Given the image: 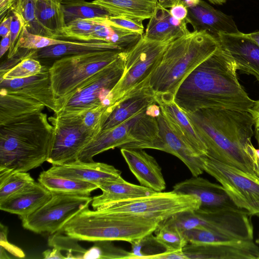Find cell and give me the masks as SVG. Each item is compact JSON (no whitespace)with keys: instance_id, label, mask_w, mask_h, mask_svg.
I'll return each mask as SVG.
<instances>
[{"instance_id":"cell-11","label":"cell","mask_w":259,"mask_h":259,"mask_svg":"<svg viewBox=\"0 0 259 259\" xmlns=\"http://www.w3.org/2000/svg\"><path fill=\"white\" fill-rule=\"evenodd\" d=\"M126 50L121 51L115 60L100 70L80 87L56 113H79L100 105L110 106V92L123 72Z\"/></svg>"},{"instance_id":"cell-27","label":"cell","mask_w":259,"mask_h":259,"mask_svg":"<svg viewBox=\"0 0 259 259\" xmlns=\"http://www.w3.org/2000/svg\"><path fill=\"white\" fill-rule=\"evenodd\" d=\"M102 194L93 197L92 206L94 210L116 201L151 195L156 191L142 186L130 183L123 178L108 181L99 185Z\"/></svg>"},{"instance_id":"cell-25","label":"cell","mask_w":259,"mask_h":259,"mask_svg":"<svg viewBox=\"0 0 259 259\" xmlns=\"http://www.w3.org/2000/svg\"><path fill=\"white\" fill-rule=\"evenodd\" d=\"M159 133L164 146V152L180 159L187 167L193 176H199L204 171L203 156L196 154L172 131L161 113L157 117Z\"/></svg>"},{"instance_id":"cell-26","label":"cell","mask_w":259,"mask_h":259,"mask_svg":"<svg viewBox=\"0 0 259 259\" xmlns=\"http://www.w3.org/2000/svg\"><path fill=\"white\" fill-rule=\"evenodd\" d=\"M186 20L181 21L171 15L169 10L159 4L149 19L143 36L150 40H174L189 32Z\"/></svg>"},{"instance_id":"cell-62","label":"cell","mask_w":259,"mask_h":259,"mask_svg":"<svg viewBox=\"0 0 259 259\" xmlns=\"http://www.w3.org/2000/svg\"><path fill=\"white\" fill-rule=\"evenodd\" d=\"M255 242L256 244H259V234H258V237L256 238Z\"/></svg>"},{"instance_id":"cell-50","label":"cell","mask_w":259,"mask_h":259,"mask_svg":"<svg viewBox=\"0 0 259 259\" xmlns=\"http://www.w3.org/2000/svg\"><path fill=\"white\" fill-rule=\"evenodd\" d=\"M44 258L51 259H65L66 256H64L61 253V250L56 247H53L52 249H47L44 251L42 253Z\"/></svg>"},{"instance_id":"cell-41","label":"cell","mask_w":259,"mask_h":259,"mask_svg":"<svg viewBox=\"0 0 259 259\" xmlns=\"http://www.w3.org/2000/svg\"><path fill=\"white\" fill-rule=\"evenodd\" d=\"M188 243L214 244L238 241L210 230L196 228L182 231Z\"/></svg>"},{"instance_id":"cell-5","label":"cell","mask_w":259,"mask_h":259,"mask_svg":"<svg viewBox=\"0 0 259 259\" xmlns=\"http://www.w3.org/2000/svg\"><path fill=\"white\" fill-rule=\"evenodd\" d=\"M89 206L60 231L77 240L125 241L132 243L154 232L160 223L143 218L91 210Z\"/></svg>"},{"instance_id":"cell-52","label":"cell","mask_w":259,"mask_h":259,"mask_svg":"<svg viewBox=\"0 0 259 259\" xmlns=\"http://www.w3.org/2000/svg\"><path fill=\"white\" fill-rule=\"evenodd\" d=\"M10 48V33L2 37L0 45V57L2 58Z\"/></svg>"},{"instance_id":"cell-49","label":"cell","mask_w":259,"mask_h":259,"mask_svg":"<svg viewBox=\"0 0 259 259\" xmlns=\"http://www.w3.org/2000/svg\"><path fill=\"white\" fill-rule=\"evenodd\" d=\"M16 0H0L1 21L11 11Z\"/></svg>"},{"instance_id":"cell-7","label":"cell","mask_w":259,"mask_h":259,"mask_svg":"<svg viewBox=\"0 0 259 259\" xmlns=\"http://www.w3.org/2000/svg\"><path fill=\"white\" fill-rule=\"evenodd\" d=\"M121 51H97L67 56L54 61L49 67V72L56 99V113L80 87L115 60Z\"/></svg>"},{"instance_id":"cell-46","label":"cell","mask_w":259,"mask_h":259,"mask_svg":"<svg viewBox=\"0 0 259 259\" xmlns=\"http://www.w3.org/2000/svg\"><path fill=\"white\" fill-rule=\"evenodd\" d=\"M8 227L0 224V244L6 250L17 257L24 258L25 254L23 250L18 246L10 243L7 239Z\"/></svg>"},{"instance_id":"cell-53","label":"cell","mask_w":259,"mask_h":259,"mask_svg":"<svg viewBox=\"0 0 259 259\" xmlns=\"http://www.w3.org/2000/svg\"><path fill=\"white\" fill-rule=\"evenodd\" d=\"M159 5L164 8H170L174 6L183 2L182 0H158Z\"/></svg>"},{"instance_id":"cell-60","label":"cell","mask_w":259,"mask_h":259,"mask_svg":"<svg viewBox=\"0 0 259 259\" xmlns=\"http://www.w3.org/2000/svg\"><path fill=\"white\" fill-rule=\"evenodd\" d=\"M211 3L215 5H222L225 3L227 0H208Z\"/></svg>"},{"instance_id":"cell-12","label":"cell","mask_w":259,"mask_h":259,"mask_svg":"<svg viewBox=\"0 0 259 259\" xmlns=\"http://www.w3.org/2000/svg\"><path fill=\"white\" fill-rule=\"evenodd\" d=\"M203 169L224 187L239 208L259 217V177L203 156Z\"/></svg>"},{"instance_id":"cell-34","label":"cell","mask_w":259,"mask_h":259,"mask_svg":"<svg viewBox=\"0 0 259 259\" xmlns=\"http://www.w3.org/2000/svg\"><path fill=\"white\" fill-rule=\"evenodd\" d=\"M36 0H16L11 11L16 13L20 16L23 27L29 32L49 37L36 19Z\"/></svg>"},{"instance_id":"cell-58","label":"cell","mask_w":259,"mask_h":259,"mask_svg":"<svg viewBox=\"0 0 259 259\" xmlns=\"http://www.w3.org/2000/svg\"><path fill=\"white\" fill-rule=\"evenodd\" d=\"M5 248L2 246H0V259L10 258L5 251Z\"/></svg>"},{"instance_id":"cell-17","label":"cell","mask_w":259,"mask_h":259,"mask_svg":"<svg viewBox=\"0 0 259 259\" xmlns=\"http://www.w3.org/2000/svg\"><path fill=\"white\" fill-rule=\"evenodd\" d=\"M182 252L184 259H259V247L253 241L188 243Z\"/></svg>"},{"instance_id":"cell-55","label":"cell","mask_w":259,"mask_h":259,"mask_svg":"<svg viewBox=\"0 0 259 259\" xmlns=\"http://www.w3.org/2000/svg\"><path fill=\"white\" fill-rule=\"evenodd\" d=\"M254 169L256 175L259 177V148L256 149V159L254 165Z\"/></svg>"},{"instance_id":"cell-21","label":"cell","mask_w":259,"mask_h":259,"mask_svg":"<svg viewBox=\"0 0 259 259\" xmlns=\"http://www.w3.org/2000/svg\"><path fill=\"white\" fill-rule=\"evenodd\" d=\"M220 45L231 55L241 73L254 76L259 83V46L241 34L220 33Z\"/></svg>"},{"instance_id":"cell-30","label":"cell","mask_w":259,"mask_h":259,"mask_svg":"<svg viewBox=\"0 0 259 259\" xmlns=\"http://www.w3.org/2000/svg\"><path fill=\"white\" fill-rule=\"evenodd\" d=\"M154 103L156 102L151 90L145 91L123 100L117 105L109 116L102 126L101 131L120 124Z\"/></svg>"},{"instance_id":"cell-1","label":"cell","mask_w":259,"mask_h":259,"mask_svg":"<svg viewBox=\"0 0 259 259\" xmlns=\"http://www.w3.org/2000/svg\"><path fill=\"white\" fill-rule=\"evenodd\" d=\"M237 70L233 58L220 44L182 82L174 102L184 112L207 108L251 112L256 101L239 83Z\"/></svg>"},{"instance_id":"cell-6","label":"cell","mask_w":259,"mask_h":259,"mask_svg":"<svg viewBox=\"0 0 259 259\" xmlns=\"http://www.w3.org/2000/svg\"><path fill=\"white\" fill-rule=\"evenodd\" d=\"M172 41L152 40L145 38L143 35L134 45L126 50L123 72L110 92V106L114 109L123 100L151 90L149 83L151 75Z\"/></svg>"},{"instance_id":"cell-8","label":"cell","mask_w":259,"mask_h":259,"mask_svg":"<svg viewBox=\"0 0 259 259\" xmlns=\"http://www.w3.org/2000/svg\"><path fill=\"white\" fill-rule=\"evenodd\" d=\"M251 216L241 209L199 208L179 213L162 223L181 231L201 228L236 240L252 241L253 226Z\"/></svg>"},{"instance_id":"cell-19","label":"cell","mask_w":259,"mask_h":259,"mask_svg":"<svg viewBox=\"0 0 259 259\" xmlns=\"http://www.w3.org/2000/svg\"><path fill=\"white\" fill-rule=\"evenodd\" d=\"M185 20L194 30H204L216 37L220 33L238 34L240 32L231 16L215 9L203 0L188 8Z\"/></svg>"},{"instance_id":"cell-16","label":"cell","mask_w":259,"mask_h":259,"mask_svg":"<svg viewBox=\"0 0 259 259\" xmlns=\"http://www.w3.org/2000/svg\"><path fill=\"white\" fill-rule=\"evenodd\" d=\"M172 191L177 193L196 197L200 201L199 208L201 209H241L232 201L221 184L211 182L199 176H193L177 183Z\"/></svg>"},{"instance_id":"cell-22","label":"cell","mask_w":259,"mask_h":259,"mask_svg":"<svg viewBox=\"0 0 259 259\" xmlns=\"http://www.w3.org/2000/svg\"><path fill=\"white\" fill-rule=\"evenodd\" d=\"M52 195L50 190L34 181L0 203V209L17 214L21 219L40 208Z\"/></svg>"},{"instance_id":"cell-63","label":"cell","mask_w":259,"mask_h":259,"mask_svg":"<svg viewBox=\"0 0 259 259\" xmlns=\"http://www.w3.org/2000/svg\"><path fill=\"white\" fill-rule=\"evenodd\" d=\"M58 1H60V2H61V1H62L63 0H58Z\"/></svg>"},{"instance_id":"cell-51","label":"cell","mask_w":259,"mask_h":259,"mask_svg":"<svg viewBox=\"0 0 259 259\" xmlns=\"http://www.w3.org/2000/svg\"><path fill=\"white\" fill-rule=\"evenodd\" d=\"M146 113L149 116L157 118L161 113L160 107L156 103L151 104L147 107Z\"/></svg>"},{"instance_id":"cell-2","label":"cell","mask_w":259,"mask_h":259,"mask_svg":"<svg viewBox=\"0 0 259 259\" xmlns=\"http://www.w3.org/2000/svg\"><path fill=\"white\" fill-rule=\"evenodd\" d=\"M184 113L206 147L205 156L257 176L256 149L251 141L255 121L250 112L207 108Z\"/></svg>"},{"instance_id":"cell-61","label":"cell","mask_w":259,"mask_h":259,"mask_svg":"<svg viewBox=\"0 0 259 259\" xmlns=\"http://www.w3.org/2000/svg\"><path fill=\"white\" fill-rule=\"evenodd\" d=\"M253 108L259 109V100L256 101V103Z\"/></svg>"},{"instance_id":"cell-15","label":"cell","mask_w":259,"mask_h":259,"mask_svg":"<svg viewBox=\"0 0 259 259\" xmlns=\"http://www.w3.org/2000/svg\"><path fill=\"white\" fill-rule=\"evenodd\" d=\"M43 66L40 73L30 77L0 79V92L31 98L56 113V99L51 85L49 67Z\"/></svg>"},{"instance_id":"cell-38","label":"cell","mask_w":259,"mask_h":259,"mask_svg":"<svg viewBox=\"0 0 259 259\" xmlns=\"http://www.w3.org/2000/svg\"><path fill=\"white\" fill-rule=\"evenodd\" d=\"M98 18L78 19L66 24L57 39L66 38L87 42L88 37L93 31Z\"/></svg>"},{"instance_id":"cell-56","label":"cell","mask_w":259,"mask_h":259,"mask_svg":"<svg viewBox=\"0 0 259 259\" xmlns=\"http://www.w3.org/2000/svg\"><path fill=\"white\" fill-rule=\"evenodd\" d=\"M251 113L253 115V116L255 121L254 126H259V109L253 108Z\"/></svg>"},{"instance_id":"cell-36","label":"cell","mask_w":259,"mask_h":259,"mask_svg":"<svg viewBox=\"0 0 259 259\" xmlns=\"http://www.w3.org/2000/svg\"><path fill=\"white\" fill-rule=\"evenodd\" d=\"M112 111L110 106L100 105L79 114L84 128L95 137L101 132L102 126Z\"/></svg>"},{"instance_id":"cell-10","label":"cell","mask_w":259,"mask_h":259,"mask_svg":"<svg viewBox=\"0 0 259 259\" xmlns=\"http://www.w3.org/2000/svg\"><path fill=\"white\" fill-rule=\"evenodd\" d=\"M52 197L33 213L21 219L24 228L36 233L54 234L81 210L89 206V195L52 192Z\"/></svg>"},{"instance_id":"cell-29","label":"cell","mask_w":259,"mask_h":259,"mask_svg":"<svg viewBox=\"0 0 259 259\" xmlns=\"http://www.w3.org/2000/svg\"><path fill=\"white\" fill-rule=\"evenodd\" d=\"M112 16L144 20L150 19L158 5V0H94L92 2Z\"/></svg>"},{"instance_id":"cell-4","label":"cell","mask_w":259,"mask_h":259,"mask_svg":"<svg viewBox=\"0 0 259 259\" xmlns=\"http://www.w3.org/2000/svg\"><path fill=\"white\" fill-rule=\"evenodd\" d=\"M54 127L42 112L0 125V170L27 172L49 157Z\"/></svg>"},{"instance_id":"cell-37","label":"cell","mask_w":259,"mask_h":259,"mask_svg":"<svg viewBox=\"0 0 259 259\" xmlns=\"http://www.w3.org/2000/svg\"><path fill=\"white\" fill-rule=\"evenodd\" d=\"M111 241H98L94 242V245L87 250L83 255V259L101 258L132 259L131 251L116 247Z\"/></svg>"},{"instance_id":"cell-33","label":"cell","mask_w":259,"mask_h":259,"mask_svg":"<svg viewBox=\"0 0 259 259\" xmlns=\"http://www.w3.org/2000/svg\"><path fill=\"white\" fill-rule=\"evenodd\" d=\"M66 24L78 19L107 18L112 16L98 5L84 0H63L61 2Z\"/></svg>"},{"instance_id":"cell-35","label":"cell","mask_w":259,"mask_h":259,"mask_svg":"<svg viewBox=\"0 0 259 259\" xmlns=\"http://www.w3.org/2000/svg\"><path fill=\"white\" fill-rule=\"evenodd\" d=\"M157 241L166 251L182 250L188 244L182 231L161 222L156 231Z\"/></svg>"},{"instance_id":"cell-43","label":"cell","mask_w":259,"mask_h":259,"mask_svg":"<svg viewBox=\"0 0 259 259\" xmlns=\"http://www.w3.org/2000/svg\"><path fill=\"white\" fill-rule=\"evenodd\" d=\"M152 234L148 235L131 243L132 245V249L131 251L132 259H150L152 256L159 254L157 251H158L160 248H164L156 247V246L161 245L157 241L155 237L152 235Z\"/></svg>"},{"instance_id":"cell-32","label":"cell","mask_w":259,"mask_h":259,"mask_svg":"<svg viewBox=\"0 0 259 259\" xmlns=\"http://www.w3.org/2000/svg\"><path fill=\"white\" fill-rule=\"evenodd\" d=\"M38 182L51 192L90 195L92 191L99 188L98 185L92 183L54 176L46 171L39 174Z\"/></svg>"},{"instance_id":"cell-13","label":"cell","mask_w":259,"mask_h":259,"mask_svg":"<svg viewBox=\"0 0 259 259\" xmlns=\"http://www.w3.org/2000/svg\"><path fill=\"white\" fill-rule=\"evenodd\" d=\"M48 119L54 135L47 162L59 165L77 160L80 152L95 138L83 126L80 114L55 113Z\"/></svg>"},{"instance_id":"cell-54","label":"cell","mask_w":259,"mask_h":259,"mask_svg":"<svg viewBox=\"0 0 259 259\" xmlns=\"http://www.w3.org/2000/svg\"><path fill=\"white\" fill-rule=\"evenodd\" d=\"M241 34L254 41L259 46V31L250 33H243L241 32Z\"/></svg>"},{"instance_id":"cell-9","label":"cell","mask_w":259,"mask_h":259,"mask_svg":"<svg viewBox=\"0 0 259 259\" xmlns=\"http://www.w3.org/2000/svg\"><path fill=\"white\" fill-rule=\"evenodd\" d=\"M201 203L196 197L172 191L156 192L146 196L123 200L103 205L96 210L155 220L161 223L181 212L199 209Z\"/></svg>"},{"instance_id":"cell-47","label":"cell","mask_w":259,"mask_h":259,"mask_svg":"<svg viewBox=\"0 0 259 259\" xmlns=\"http://www.w3.org/2000/svg\"><path fill=\"white\" fill-rule=\"evenodd\" d=\"M172 16L178 20H185L188 15V8L183 2L179 3L169 10Z\"/></svg>"},{"instance_id":"cell-44","label":"cell","mask_w":259,"mask_h":259,"mask_svg":"<svg viewBox=\"0 0 259 259\" xmlns=\"http://www.w3.org/2000/svg\"><path fill=\"white\" fill-rule=\"evenodd\" d=\"M102 22L125 30L144 34L143 21L124 16H111L101 19Z\"/></svg>"},{"instance_id":"cell-48","label":"cell","mask_w":259,"mask_h":259,"mask_svg":"<svg viewBox=\"0 0 259 259\" xmlns=\"http://www.w3.org/2000/svg\"><path fill=\"white\" fill-rule=\"evenodd\" d=\"M12 20V14L9 15V13L1 21L0 35L2 38L10 33Z\"/></svg>"},{"instance_id":"cell-57","label":"cell","mask_w":259,"mask_h":259,"mask_svg":"<svg viewBox=\"0 0 259 259\" xmlns=\"http://www.w3.org/2000/svg\"><path fill=\"white\" fill-rule=\"evenodd\" d=\"M182 1L188 8L195 6L199 3L200 0H182Z\"/></svg>"},{"instance_id":"cell-59","label":"cell","mask_w":259,"mask_h":259,"mask_svg":"<svg viewBox=\"0 0 259 259\" xmlns=\"http://www.w3.org/2000/svg\"><path fill=\"white\" fill-rule=\"evenodd\" d=\"M255 127V137L257 142V144L259 148V126H254Z\"/></svg>"},{"instance_id":"cell-28","label":"cell","mask_w":259,"mask_h":259,"mask_svg":"<svg viewBox=\"0 0 259 259\" xmlns=\"http://www.w3.org/2000/svg\"><path fill=\"white\" fill-rule=\"evenodd\" d=\"M44 105L31 98L0 92V125L42 112Z\"/></svg>"},{"instance_id":"cell-3","label":"cell","mask_w":259,"mask_h":259,"mask_svg":"<svg viewBox=\"0 0 259 259\" xmlns=\"http://www.w3.org/2000/svg\"><path fill=\"white\" fill-rule=\"evenodd\" d=\"M219 46L218 38L204 30L189 31L172 40L150 79L156 103L161 105L174 101L184 80Z\"/></svg>"},{"instance_id":"cell-18","label":"cell","mask_w":259,"mask_h":259,"mask_svg":"<svg viewBox=\"0 0 259 259\" xmlns=\"http://www.w3.org/2000/svg\"><path fill=\"white\" fill-rule=\"evenodd\" d=\"M51 175L87 181L99 185L121 179V172L113 165L102 162H82L78 160L69 163L53 165L46 170Z\"/></svg>"},{"instance_id":"cell-42","label":"cell","mask_w":259,"mask_h":259,"mask_svg":"<svg viewBox=\"0 0 259 259\" xmlns=\"http://www.w3.org/2000/svg\"><path fill=\"white\" fill-rule=\"evenodd\" d=\"M44 66L40 61L32 58H25L0 76V79H13L30 77L41 72Z\"/></svg>"},{"instance_id":"cell-20","label":"cell","mask_w":259,"mask_h":259,"mask_svg":"<svg viewBox=\"0 0 259 259\" xmlns=\"http://www.w3.org/2000/svg\"><path fill=\"white\" fill-rule=\"evenodd\" d=\"M120 152L140 185L156 192L165 189L161 168L153 156L143 149L120 148Z\"/></svg>"},{"instance_id":"cell-23","label":"cell","mask_w":259,"mask_h":259,"mask_svg":"<svg viewBox=\"0 0 259 259\" xmlns=\"http://www.w3.org/2000/svg\"><path fill=\"white\" fill-rule=\"evenodd\" d=\"M106 50L124 51L117 46L105 42L68 40L64 44L38 50L25 49L24 59L32 58L40 62L53 60L55 61L67 56Z\"/></svg>"},{"instance_id":"cell-39","label":"cell","mask_w":259,"mask_h":259,"mask_svg":"<svg viewBox=\"0 0 259 259\" xmlns=\"http://www.w3.org/2000/svg\"><path fill=\"white\" fill-rule=\"evenodd\" d=\"M34 181L27 172L19 171L10 175L0 182V203Z\"/></svg>"},{"instance_id":"cell-31","label":"cell","mask_w":259,"mask_h":259,"mask_svg":"<svg viewBox=\"0 0 259 259\" xmlns=\"http://www.w3.org/2000/svg\"><path fill=\"white\" fill-rule=\"evenodd\" d=\"M35 17L50 37L57 39L66 26L61 2L58 0H36Z\"/></svg>"},{"instance_id":"cell-40","label":"cell","mask_w":259,"mask_h":259,"mask_svg":"<svg viewBox=\"0 0 259 259\" xmlns=\"http://www.w3.org/2000/svg\"><path fill=\"white\" fill-rule=\"evenodd\" d=\"M77 241L67 235L64 236L57 232L49 238L48 244L61 251H66V258L83 259V255L87 250L81 246Z\"/></svg>"},{"instance_id":"cell-45","label":"cell","mask_w":259,"mask_h":259,"mask_svg":"<svg viewBox=\"0 0 259 259\" xmlns=\"http://www.w3.org/2000/svg\"><path fill=\"white\" fill-rule=\"evenodd\" d=\"M12 20L10 30V48L9 50L8 59L12 58L16 54V48L21 32L23 27L20 16L15 12L11 11Z\"/></svg>"},{"instance_id":"cell-14","label":"cell","mask_w":259,"mask_h":259,"mask_svg":"<svg viewBox=\"0 0 259 259\" xmlns=\"http://www.w3.org/2000/svg\"><path fill=\"white\" fill-rule=\"evenodd\" d=\"M141 136V131L132 116L112 128L101 131L82 149L78 160L93 162L95 156L116 147L135 149Z\"/></svg>"},{"instance_id":"cell-24","label":"cell","mask_w":259,"mask_h":259,"mask_svg":"<svg viewBox=\"0 0 259 259\" xmlns=\"http://www.w3.org/2000/svg\"><path fill=\"white\" fill-rule=\"evenodd\" d=\"M162 114L177 136L197 155L205 156L207 148L186 114L174 102L159 105Z\"/></svg>"}]
</instances>
